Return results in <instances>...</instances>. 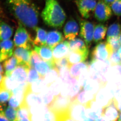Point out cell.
Instances as JSON below:
<instances>
[{
    "label": "cell",
    "mask_w": 121,
    "mask_h": 121,
    "mask_svg": "<svg viewBox=\"0 0 121 121\" xmlns=\"http://www.w3.org/2000/svg\"><path fill=\"white\" fill-rule=\"evenodd\" d=\"M14 15L24 26L35 30L39 21V12L31 0H8Z\"/></svg>",
    "instance_id": "6da1fadb"
},
{
    "label": "cell",
    "mask_w": 121,
    "mask_h": 121,
    "mask_svg": "<svg viewBox=\"0 0 121 121\" xmlns=\"http://www.w3.org/2000/svg\"><path fill=\"white\" fill-rule=\"evenodd\" d=\"M41 16L46 25L55 28H61L66 19V13L57 0H46Z\"/></svg>",
    "instance_id": "7a4b0ae2"
},
{
    "label": "cell",
    "mask_w": 121,
    "mask_h": 121,
    "mask_svg": "<svg viewBox=\"0 0 121 121\" xmlns=\"http://www.w3.org/2000/svg\"><path fill=\"white\" fill-rule=\"evenodd\" d=\"M14 43L16 47L30 50L34 47V41L30 34L20 22L15 34Z\"/></svg>",
    "instance_id": "3957f363"
},
{
    "label": "cell",
    "mask_w": 121,
    "mask_h": 121,
    "mask_svg": "<svg viewBox=\"0 0 121 121\" xmlns=\"http://www.w3.org/2000/svg\"><path fill=\"white\" fill-rule=\"evenodd\" d=\"M113 52L107 41H101L93 48L91 54V60L104 62L109 60Z\"/></svg>",
    "instance_id": "277c9868"
},
{
    "label": "cell",
    "mask_w": 121,
    "mask_h": 121,
    "mask_svg": "<svg viewBox=\"0 0 121 121\" xmlns=\"http://www.w3.org/2000/svg\"><path fill=\"white\" fill-rule=\"evenodd\" d=\"M112 11L110 5L104 0H99L97 3L94 12V17L100 22H104L109 20L112 15Z\"/></svg>",
    "instance_id": "5b68a950"
},
{
    "label": "cell",
    "mask_w": 121,
    "mask_h": 121,
    "mask_svg": "<svg viewBox=\"0 0 121 121\" xmlns=\"http://www.w3.org/2000/svg\"><path fill=\"white\" fill-rule=\"evenodd\" d=\"M79 25L80 27L79 35L84 40L86 46L89 48L92 44L95 26L92 22L85 19L80 20Z\"/></svg>",
    "instance_id": "8992f818"
},
{
    "label": "cell",
    "mask_w": 121,
    "mask_h": 121,
    "mask_svg": "<svg viewBox=\"0 0 121 121\" xmlns=\"http://www.w3.org/2000/svg\"><path fill=\"white\" fill-rule=\"evenodd\" d=\"M75 2L81 15L87 19L94 13L98 2L96 0H75Z\"/></svg>",
    "instance_id": "52a82bcc"
},
{
    "label": "cell",
    "mask_w": 121,
    "mask_h": 121,
    "mask_svg": "<svg viewBox=\"0 0 121 121\" xmlns=\"http://www.w3.org/2000/svg\"><path fill=\"white\" fill-rule=\"evenodd\" d=\"M71 103L69 97L63 96L60 94L55 97L52 102L48 107L51 111L58 114L67 111Z\"/></svg>",
    "instance_id": "ba28073f"
},
{
    "label": "cell",
    "mask_w": 121,
    "mask_h": 121,
    "mask_svg": "<svg viewBox=\"0 0 121 121\" xmlns=\"http://www.w3.org/2000/svg\"><path fill=\"white\" fill-rule=\"evenodd\" d=\"M68 112L75 121H83L86 118L85 106L76 100L71 102Z\"/></svg>",
    "instance_id": "9c48e42d"
},
{
    "label": "cell",
    "mask_w": 121,
    "mask_h": 121,
    "mask_svg": "<svg viewBox=\"0 0 121 121\" xmlns=\"http://www.w3.org/2000/svg\"><path fill=\"white\" fill-rule=\"evenodd\" d=\"M120 114V112L114 97L111 99L108 104L103 108L102 115L108 121H118Z\"/></svg>",
    "instance_id": "30bf717a"
},
{
    "label": "cell",
    "mask_w": 121,
    "mask_h": 121,
    "mask_svg": "<svg viewBox=\"0 0 121 121\" xmlns=\"http://www.w3.org/2000/svg\"><path fill=\"white\" fill-rule=\"evenodd\" d=\"M32 50L17 47L14 50L13 56L17 59L19 65H22L28 69L31 67L30 60Z\"/></svg>",
    "instance_id": "8fae6325"
},
{
    "label": "cell",
    "mask_w": 121,
    "mask_h": 121,
    "mask_svg": "<svg viewBox=\"0 0 121 121\" xmlns=\"http://www.w3.org/2000/svg\"><path fill=\"white\" fill-rule=\"evenodd\" d=\"M41 104H43V103L39 94L31 92L27 86L25 91L23 100L21 105H25L28 108L33 106Z\"/></svg>",
    "instance_id": "7c38bea8"
},
{
    "label": "cell",
    "mask_w": 121,
    "mask_h": 121,
    "mask_svg": "<svg viewBox=\"0 0 121 121\" xmlns=\"http://www.w3.org/2000/svg\"><path fill=\"white\" fill-rule=\"evenodd\" d=\"M79 25L73 19H70L65 24L63 29L65 39L72 40L78 35L79 32Z\"/></svg>",
    "instance_id": "4fadbf2b"
},
{
    "label": "cell",
    "mask_w": 121,
    "mask_h": 121,
    "mask_svg": "<svg viewBox=\"0 0 121 121\" xmlns=\"http://www.w3.org/2000/svg\"><path fill=\"white\" fill-rule=\"evenodd\" d=\"M53 55L55 63L58 60L67 57L70 53V47L69 42L63 41L56 46L53 49Z\"/></svg>",
    "instance_id": "5bb4252c"
},
{
    "label": "cell",
    "mask_w": 121,
    "mask_h": 121,
    "mask_svg": "<svg viewBox=\"0 0 121 121\" xmlns=\"http://www.w3.org/2000/svg\"><path fill=\"white\" fill-rule=\"evenodd\" d=\"M85 107L86 117L95 120L102 116L103 108L95 100L91 101Z\"/></svg>",
    "instance_id": "9a60e30c"
},
{
    "label": "cell",
    "mask_w": 121,
    "mask_h": 121,
    "mask_svg": "<svg viewBox=\"0 0 121 121\" xmlns=\"http://www.w3.org/2000/svg\"><path fill=\"white\" fill-rule=\"evenodd\" d=\"M29 69L22 65H18L12 72L11 77L19 85L27 83Z\"/></svg>",
    "instance_id": "2e32d148"
},
{
    "label": "cell",
    "mask_w": 121,
    "mask_h": 121,
    "mask_svg": "<svg viewBox=\"0 0 121 121\" xmlns=\"http://www.w3.org/2000/svg\"><path fill=\"white\" fill-rule=\"evenodd\" d=\"M63 34L58 30H51L48 31L47 36L46 45L52 49L56 46L64 41Z\"/></svg>",
    "instance_id": "e0dca14e"
},
{
    "label": "cell",
    "mask_w": 121,
    "mask_h": 121,
    "mask_svg": "<svg viewBox=\"0 0 121 121\" xmlns=\"http://www.w3.org/2000/svg\"><path fill=\"white\" fill-rule=\"evenodd\" d=\"M114 96L107 88L102 87L100 89L95 96V101L101 106L104 107L107 106L111 99Z\"/></svg>",
    "instance_id": "ac0fdd59"
},
{
    "label": "cell",
    "mask_w": 121,
    "mask_h": 121,
    "mask_svg": "<svg viewBox=\"0 0 121 121\" xmlns=\"http://www.w3.org/2000/svg\"><path fill=\"white\" fill-rule=\"evenodd\" d=\"M89 52V49L85 51L70 52L67 57L69 63L71 66L76 63L83 62L87 58Z\"/></svg>",
    "instance_id": "d6986e66"
},
{
    "label": "cell",
    "mask_w": 121,
    "mask_h": 121,
    "mask_svg": "<svg viewBox=\"0 0 121 121\" xmlns=\"http://www.w3.org/2000/svg\"><path fill=\"white\" fill-rule=\"evenodd\" d=\"M34 49L44 61L56 64L53 57L52 49L48 46H35Z\"/></svg>",
    "instance_id": "ffe728a7"
},
{
    "label": "cell",
    "mask_w": 121,
    "mask_h": 121,
    "mask_svg": "<svg viewBox=\"0 0 121 121\" xmlns=\"http://www.w3.org/2000/svg\"><path fill=\"white\" fill-rule=\"evenodd\" d=\"M14 43L11 40L0 42V51L3 61L12 57L14 52Z\"/></svg>",
    "instance_id": "44dd1931"
},
{
    "label": "cell",
    "mask_w": 121,
    "mask_h": 121,
    "mask_svg": "<svg viewBox=\"0 0 121 121\" xmlns=\"http://www.w3.org/2000/svg\"><path fill=\"white\" fill-rule=\"evenodd\" d=\"M89 62H81L71 65L69 69L70 73L72 77L78 79L79 76L84 71L88 70Z\"/></svg>",
    "instance_id": "7402d4cb"
},
{
    "label": "cell",
    "mask_w": 121,
    "mask_h": 121,
    "mask_svg": "<svg viewBox=\"0 0 121 121\" xmlns=\"http://www.w3.org/2000/svg\"><path fill=\"white\" fill-rule=\"evenodd\" d=\"M56 67V64L48 62L41 60L35 64L34 68L38 72L41 78L44 79L47 73L54 68Z\"/></svg>",
    "instance_id": "603a6c76"
},
{
    "label": "cell",
    "mask_w": 121,
    "mask_h": 121,
    "mask_svg": "<svg viewBox=\"0 0 121 121\" xmlns=\"http://www.w3.org/2000/svg\"><path fill=\"white\" fill-rule=\"evenodd\" d=\"M107 30V27L103 24H98L95 26L93 35L94 43H99L105 39Z\"/></svg>",
    "instance_id": "cb8c5ba5"
},
{
    "label": "cell",
    "mask_w": 121,
    "mask_h": 121,
    "mask_svg": "<svg viewBox=\"0 0 121 121\" xmlns=\"http://www.w3.org/2000/svg\"><path fill=\"white\" fill-rule=\"evenodd\" d=\"M31 92L36 94H39L48 87L44 79L40 78L38 80L27 85Z\"/></svg>",
    "instance_id": "d4e9b609"
},
{
    "label": "cell",
    "mask_w": 121,
    "mask_h": 121,
    "mask_svg": "<svg viewBox=\"0 0 121 121\" xmlns=\"http://www.w3.org/2000/svg\"><path fill=\"white\" fill-rule=\"evenodd\" d=\"M101 88V85L98 81L90 78L84 85L83 89L95 95Z\"/></svg>",
    "instance_id": "484cf974"
},
{
    "label": "cell",
    "mask_w": 121,
    "mask_h": 121,
    "mask_svg": "<svg viewBox=\"0 0 121 121\" xmlns=\"http://www.w3.org/2000/svg\"><path fill=\"white\" fill-rule=\"evenodd\" d=\"M35 30L36 31V35L34 40V45L37 46L46 45L47 36V31L43 28L37 26Z\"/></svg>",
    "instance_id": "4316f807"
},
{
    "label": "cell",
    "mask_w": 121,
    "mask_h": 121,
    "mask_svg": "<svg viewBox=\"0 0 121 121\" xmlns=\"http://www.w3.org/2000/svg\"><path fill=\"white\" fill-rule=\"evenodd\" d=\"M19 65L17 59L14 56L5 60L3 64L6 76H10L12 72Z\"/></svg>",
    "instance_id": "83f0119b"
},
{
    "label": "cell",
    "mask_w": 121,
    "mask_h": 121,
    "mask_svg": "<svg viewBox=\"0 0 121 121\" xmlns=\"http://www.w3.org/2000/svg\"><path fill=\"white\" fill-rule=\"evenodd\" d=\"M13 34V29L6 22H0V42L9 39Z\"/></svg>",
    "instance_id": "f1b7e54d"
},
{
    "label": "cell",
    "mask_w": 121,
    "mask_h": 121,
    "mask_svg": "<svg viewBox=\"0 0 121 121\" xmlns=\"http://www.w3.org/2000/svg\"><path fill=\"white\" fill-rule=\"evenodd\" d=\"M95 96L83 89L80 91L74 100L86 106L91 101L95 100Z\"/></svg>",
    "instance_id": "f546056e"
},
{
    "label": "cell",
    "mask_w": 121,
    "mask_h": 121,
    "mask_svg": "<svg viewBox=\"0 0 121 121\" xmlns=\"http://www.w3.org/2000/svg\"><path fill=\"white\" fill-rule=\"evenodd\" d=\"M70 51H85L89 49L85 42L79 38H76L70 40L69 42Z\"/></svg>",
    "instance_id": "4dcf8cb0"
},
{
    "label": "cell",
    "mask_w": 121,
    "mask_h": 121,
    "mask_svg": "<svg viewBox=\"0 0 121 121\" xmlns=\"http://www.w3.org/2000/svg\"><path fill=\"white\" fill-rule=\"evenodd\" d=\"M60 77V72L56 67L50 70L44 76V79L48 87Z\"/></svg>",
    "instance_id": "1f68e13d"
},
{
    "label": "cell",
    "mask_w": 121,
    "mask_h": 121,
    "mask_svg": "<svg viewBox=\"0 0 121 121\" xmlns=\"http://www.w3.org/2000/svg\"><path fill=\"white\" fill-rule=\"evenodd\" d=\"M0 84L7 90L12 92L20 85L14 81L10 76H7L6 75L4 76L2 81Z\"/></svg>",
    "instance_id": "d6a6232c"
},
{
    "label": "cell",
    "mask_w": 121,
    "mask_h": 121,
    "mask_svg": "<svg viewBox=\"0 0 121 121\" xmlns=\"http://www.w3.org/2000/svg\"><path fill=\"white\" fill-rule=\"evenodd\" d=\"M44 105L49 107L55 97L49 87L39 94Z\"/></svg>",
    "instance_id": "836d02e7"
},
{
    "label": "cell",
    "mask_w": 121,
    "mask_h": 121,
    "mask_svg": "<svg viewBox=\"0 0 121 121\" xmlns=\"http://www.w3.org/2000/svg\"><path fill=\"white\" fill-rule=\"evenodd\" d=\"M121 33V25L118 23H114L108 27L107 31V39L119 37Z\"/></svg>",
    "instance_id": "e575fe53"
},
{
    "label": "cell",
    "mask_w": 121,
    "mask_h": 121,
    "mask_svg": "<svg viewBox=\"0 0 121 121\" xmlns=\"http://www.w3.org/2000/svg\"><path fill=\"white\" fill-rule=\"evenodd\" d=\"M4 112L7 118L10 121H17V109L4 105H1Z\"/></svg>",
    "instance_id": "d590c367"
},
{
    "label": "cell",
    "mask_w": 121,
    "mask_h": 121,
    "mask_svg": "<svg viewBox=\"0 0 121 121\" xmlns=\"http://www.w3.org/2000/svg\"><path fill=\"white\" fill-rule=\"evenodd\" d=\"M13 93L0 84V105H4L9 101Z\"/></svg>",
    "instance_id": "8d00e7d4"
},
{
    "label": "cell",
    "mask_w": 121,
    "mask_h": 121,
    "mask_svg": "<svg viewBox=\"0 0 121 121\" xmlns=\"http://www.w3.org/2000/svg\"><path fill=\"white\" fill-rule=\"evenodd\" d=\"M60 78L63 83L71 84L73 78L71 76L69 68L62 69L60 71Z\"/></svg>",
    "instance_id": "74e56055"
},
{
    "label": "cell",
    "mask_w": 121,
    "mask_h": 121,
    "mask_svg": "<svg viewBox=\"0 0 121 121\" xmlns=\"http://www.w3.org/2000/svg\"><path fill=\"white\" fill-rule=\"evenodd\" d=\"M62 84L63 82L59 77L54 83H53L49 86V89L51 90L54 96H57L60 94Z\"/></svg>",
    "instance_id": "f35d334b"
},
{
    "label": "cell",
    "mask_w": 121,
    "mask_h": 121,
    "mask_svg": "<svg viewBox=\"0 0 121 121\" xmlns=\"http://www.w3.org/2000/svg\"><path fill=\"white\" fill-rule=\"evenodd\" d=\"M41 78V76L38 72L34 68L31 67L28 70L27 83L31 84L34 82L38 80Z\"/></svg>",
    "instance_id": "ab89813d"
},
{
    "label": "cell",
    "mask_w": 121,
    "mask_h": 121,
    "mask_svg": "<svg viewBox=\"0 0 121 121\" xmlns=\"http://www.w3.org/2000/svg\"><path fill=\"white\" fill-rule=\"evenodd\" d=\"M110 65L112 66L121 65V57L118 51L113 52L109 58Z\"/></svg>",
    "instance_id": "60d3db41"
},
{
    "label": "cell",
    "mask_w": 121,
    "mask_h": 121,
    "mask_svg": "<svg viewBox=\"0 0 121 121\" xmlns=\"http://www.w3.org/2000/svg\"><path fill=\"white\" fill-rule=\"evenodd\" d=\"M107 42L114 52L118 51L121 46L119 37H112L107 39Z\"/></svg>",
    "instance_id": "b9f144b4"
},
{
    "label": "cell",
    "mask_w": 121,
    "mask_h": 121,
    "mask_svg": "<svg viewBox=\"0 0 121 121\" xmlns=\"http://www.w3.org/2000/svg\"><path fill=\"white\" fill-rule=\"evenodd\" d=\"M71 65L69 63L67 57H64L58 60L56 63V67L60 71L62 69L65 68L70 69Z\"/></svg>",
    "instance_id": "7bdbcfd3"
},
{
    "label": "cell",
    "mask_w": 121,
    "mask_h": 121,
    "mask_svg": "<svg viewBox=\"0 0 121 121\" xmlns=\"http://www.w3.org/2000/svg\"><path fill=\"white\" fill-rule=\"evenodd\" d=\"M112 12L117 16H121V0H116L111 5Z\"/></svg>",
    "instance_id": "ee69618b"
},
{
    "label": "cell",
    "mask_w": 121,
    "mask_h": 121,
    "mask_svg": "<svg viewBox=\"0 0 121 121\" xmlns=\"http://www.w3.org/2000/svg\"><path fill=\"white\" fill-rule=\"evenodd\" d=\"M21 104V101L13 94L8 101L9 106L16 109L19 108Z\"/></svg>",
    "instance_id": "f6af8a7d"
},
{
    "label": "cell",
    "mask_w": 121,
    "mask_h": 121,
    "mask_svg": "<svg viewBox=\"0 0 121 121\" xmlns=\"http://www.w3.org/2000/svg\"><path fill=\"white\" fill-rule=\"evenodd\" d=\"M43 121H57V117L56 114L49 108L44 114Z\"/></svg>",
    "instance_id": "bcb514c9"
},
{
    "label": "cell",
    "mask_w": 121,
    "mask_h": 121,
    "mask_svg": "<svg viewBox=\"0 0 121 121\" xmlns=\"http://www.w3.org/2000/svg\"><path fill=\"white\" fill-rule=\"evenodd\" d=\"M42 60H43L35 51L32 50L30 60V65L31 67L34 68L35 64Z\"/></svg>",
    "instance_id": "7dc6e473"
},
{
    "label": "cell",
    "mask_w": 121,
    "mask_h": 121,
    "mask_svg": "<svg viewBox=\"0 0 121 121\" xmlns=\"http://www.w3.org/2000/svg\"><path fill=\"white\" fill-rule=\"evenodd\" d=\"M57 121H75L69 115L68 111L65 112L56 114Z\"/></svg>",
    "instance_id": "c3c4849f"
},
{
    "label": "cell",
    "mask_w": 121,
    "mask_h": 121,
    "mask_svg": "<svg viewBox=\"0 0 121 121\" xmlns=\"http://www.w3.org/2000/svg\"><path fill=\"white\" fill-rule=\"evenodd\" d=\"M117 102V105L120 113L121 112V92L117 93L115 96H114Z\"/></svg>",
    "instance_id": "681fc988"
},
{
    "label": "cell",
    "mask_w": 121,
    "mask_h": 121,
    "mask_svg": "<svg viewBox=\"0 0 121 121\" xmlns=\"http://www.w3.org/2000/svg\"><path fill=\"white\" fill-rule=\"evenodd\" d=\"M0 121H10L4 114L1 105H0Z\"/></svg>",
    "instance_id": "f907efd6"
},
{
    "label": "cell",
    "mask_w": 121,
    "mask_h": 121,
    "mask_svg": "<svg viewBox=\"0 0 121 121\" xmlns=\"http://www.w3.org/2000/svg\"><path fill=\"white\" fill-rule=\"evenodd\" d=\"M94 121H108L102 115L101 116L98 118V119H96Z\"/></svg>",
    "instance_id": "816d5d0a"
},
{
    "label": "cell",
    "mask_w": 121,
    "mask_h": 121,
    "mask_svg": "<svg viewBox=\"0 0 121 121\" xmlns=\"http://www.w3.org/2000/svg\"><path fill=\"white\" fill-rule=\"evenodd\" d=\"M17 121H30V117H25V118L17 119Z\"/></svg>",
    "instance_id": "f5cc1de1"
},
{
    "label": "cell",
    "mask_w": 121,
    "mask_h": 121,
    "mask_svg": "<svg viewBox=\"0 0 121 121\" xmlns=\"http://www.w3.org/2000/svg\"><path fill=\"white\" fill-rule=\"evenodd\" d=\"M116 0H104V1L105 2H106V3L110 5L111 6V5L112 4L113 2H114V1H116Z\"/></svg>",
    "instance_id": "db71d44e"
},
{
    "label": "cell",
    "mask_w": 121,
    "mask_h": 121,
    "mask_svg": "<svg viewBox=\"0 0 121 121\" xmlns=\"http://www.w3.org/2000/svg\"><path fill=\"white\" fill-rule=\"evenodd\" d=\"M4 69L3 65L0 64V73H4Z\"/></svg>",
    "instance_id": "11a10c76"
},
{
    "label": "cell",
    "mask_w": 121,
    "mask_h": 121,
    "mask_svg": "<svg viewBox=\"0 0 121 121\" xmlns=\"http://www.w3.org/2000/svg\"><path fill=\"white\" fill-rule=\"evenodd\" d=\"M4 76V75H3V73H0V83H1V82L2 81Z\"/></svg>",
    "instance_id": "9f6ffc18"
},
{
    "label": "cell",
    "mask_w": 121,
    "mask_h": 121,
    "mask_svg": "<svg viewBox=\"0 0 121 121\" xmlns=\"http://www.w3.org/2000/svg\"><path fill=\"white\" fill-rule=\"evenodd\" d=\"M2 61H3V59H2V54H1V52H0V62H1Z\"/></svg>",
    "instance_id": "6f0895ef"
},
{
    "label": "cell",
    "mask_w": 121,
    "mask_h": 121,
    "mask_svg": "<svg viewBox=\"0 0 121 121\" xmlns=\"http://www.w3.org/2000/svg\"><path fill=\"white\" fill-rule=\"evenodd\" d=\"M118 52L119 53V54L121 57V46H120V48H119V49L118 50Z\"/></svg>",
    "instance_id": "680465c9"
},
{
    "label": "cell",
    "mask_w": 121,
    "mask_h": 121,
    "mask_svg": "<svg viewBox=\"0 0 121 121\" xmlns=\"http://www.w3.org/2000/svg\"><path fill=\"white\" fill-rule=\"evenodd\" d=\"M119 39L120 42V43L121 44V33L119 36Z\"/></svg>",
    "instance_id": "91938a15"
},
{
    "label": "cell",
    "mask_w": 121,
    "mask_h": 121,
    "mask_svg": "<svg viewBox=\"0 0 121 121\" xmlns=\"http://www.w3.org/2000/svg\"><path fill=\"white\" fill-rule=\"evenodd\" d=\"M118 120H121V113H120V116H119V118Z\"/></svg>",
    "instance_id": "94428289"
},
{
    "label": "cell",
    "mask_w": 121,
    "mask_h": 121,
    "mask_svg": "<svg viewBox=\"0 0 121 121\" xmlns=\"http://www.w3.org/2000/svg\"><path fill=\"white\" fill-rule=\"evenodd\" d=\"M1 7H0V14H1Z\"/></svg>",
    "instance_id": "6125c7cd"
},
{
    "label": "cell",
    "mask_w": 121,
    "mask_h": 121,
    "mask_svg": "<svg viewBox=\"0 0 121 121\" xmlns=\"http://www.w3.org/2000/svg\"><path fill=\"white\" fill-rule=\"evenodd\" d=\"M118 121H121V120H118Z\"/></svg>",
    "instance_id": "be15d7a7"
}]
</instances>
